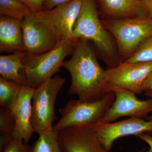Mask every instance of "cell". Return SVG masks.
<instances>
[{
  "label": "cell",
  "mask_w": 152,
  "mask_h": 152,
  "mask_svg": "<svg viewBox=\"0 0 152 152\" xmlns=\"http://www.w3.org/2000/svg\"><path fill=\"white\" fill-rule=\"evenodd\" d=\"M72 56L62 65L70 74L69 94L77 95L79 99L86 101L103 98L109 92L106 70L100 65L92 44L78 39Z\"/></svg>",
  "instance_id": "1"
},
{
  "label": "cell",
  "mask_w": 152,
  "mask_h": 152,
  "mask_svg": "<svg viewBox=\"0 0 152 152\" xmlns=\"http://www.w3.org/2000/svg\"><path fill=\"white\" fill-rule=\"evenodd\" d=\"M73 37L90 42L99 58L113 68L123 63L113 36L102 23L95 0H83L73 30Z\"/></svg>",
  "instance_id": "2"
},
{
  "label": "cell",
  "mask_w": 152,
  "mask_h": 152,
  "mask_svg": "<svg viewBox=\"0 0 152 152\" xmlns=\"http://www.w3.org/2000/svg\"><path fill=\"white\" fill-rule=\"evenodd\" d=\"M104 26L111 34L123 62L152 34V19L147 17L102 20Z\"/></svg>",
  "instance_id": "3"
},
{
  "label": "cell",
  "mask_w": 152,
  "mask_h": 152,
  "mask_svg": "<svg viewBox=\"0 0 152 152\" xmlns=\"http://www.w3.org/2000/svg\"><path fill=\"white\" fill-rule=\"evenodd\" d=\"M78 40L75 39L64 40L44 53L28 55L23 70L27 84L35 88L59 72L64 59L72 54Z\"/></svg>",
  "instance_id": "4"
},
{
  "label": "cell",
  "mask_w": 152,
  "mask_h": 152,
  "mask_svg": "<svg viewBox=\"0 0 152 152\" xmlns=\"http://www.w3.org/2000/svg\"><path fill=\"white\" fill-rule=\"evenodd\" d=\"M115 95L110 91L103 98L97 100H71L59 109L61 119L53 128L58 131L75 127H90L101 121L110 108Z\"/></svg>",
  "instance_id": "5"
},
{
  "label": "cell",
  "mask_w": 152,
  "mask_h": 152,
  "mask_svg": "<svg viewBox=\"0 0 152 152\" xmlns=\"http://www.w3.org/2000/svg\"><path fill=\"white\" fill-rule=\"evenodd\" d=\"M65 81L58 75L34 89L32 99L31 123L35 132L39 134L53 128V123L57 119L54 110L57 96Z\"/></svg>",
  "instance_id": "6"
},
{
  "label": "cell",
  "mask_w": 152,
  "mask_h": 152,
  "mask_svg": "<svg viewBox=\"0 0 152 152\" xmlns=\"http://www.w3.org/2000/svg\"><path fill=\"white\" fill-rule=\"evenodd\" d=\"M21 25L25 50L29 55L49 51L64 40L40 11L28 15L21 21Z\"/></svg>",
  "instance_id": "7"
},
{
  "label": "cell",
  "mask_w": 152,
  "mask_h": 152,
  "mask_svg": "<svg viewBox=\"0 0 152 152\" xmlns=\"http://www.w3.org/2000/svg\"><path fill=\"white\" fill-rule=\"evenodd\" d=\"M90 127L104 148L110 152L114 142L120 138L152 134V121L130 118L115 122H99Z\"/></svg>",
  "instance_id": "8"
},
{
  "label": "cell",
  "mask_w": 152,
  "mask_h": 152,
  "mask_svg": "<svg viewBox=\"0 0 152 152\" xmlns=\"http://www.w3.org/2000/svg\"><path fill=\"white\" fill-rule=\"evenodd\" d=\"M108 90L114 93L115 99L101 121L114 122L125 117L142 118L152 113V98L141 100L135 93L118 87L109 86Z\"/></svg>",
  "instance_id": "9"
},
{
  "label": "cell",
  "mask_w": 152,
  "mask_h": 152,
  "mask_svg": "<svg viewBox=\"0 0 152 152\" xmlns=\"http://www.w3.org/2000/svg\"><path fill=\"white\" fill-rule=\"evenodd\" d=\"M152 72L151 62L129 63L106 70L109 86H116L141 94L145 82Z\"/></svg>",
  "instance_id": "10"
},
{
  "label": "cell",
  "mask_w": 152,
  "mask_h": 152,
  "mask_svg": "<svg viewBox=\"0 0 152 152\" xmlns=\"http://www.w3.org/2000/svg\"><path fill=\"white\" fill-rule=\"evenodd\" d=\"M58 140L62 152H109L90 127L61 130L58 133Z\"/></svg>",
  "instance_id": "11"
},
{
  "label": "cell",
  "mask_w": 152,
  "mask_h": 152,
  "mask_svg": "<svg viewBox=\"0 0 152 152\" xmlns=\"http://www.w3.org/2000/svg\"><path fill=\"white\" fill-rule=\"evenodd\" d=\"M34 88L28 85L21 87L20 91L12 110L15 120V126L12 138L28 144L35 132L31 123L32 99Z\"/></svg>",
  "instance_id": "12"
},
{
  "label": "cell",
  "mask_w": 152,
  "mask_h": 152,
  "mask_svg": "<svg viewBox=\"0 0 152 152\" xmlns=\"http://www.w3.org/2000/svg\"><path fill=\"white\" fill-rule=\"evenodd\" d=\"M83 0H73L50 10L40 11L57 30L63 40L74 39L73 30Z\"/></svg>",
  "instance_id": "13"
},
{
  "label": "cell",
  "mask_w": 152,
  "mask_h": 152,
  "mask_svg": "<svg viewBox=\"0 0 152 152\" xmlns=\"http://www.w3.org/2000/svg\"><path fill=\"white\" fill-rule=\"evenodd\" d=\"M95 1L102 20L146 17L143 10L142 0Z\"/></svg>",
  "instance_id": "14"
},
{
  "label": "cell",
  "mask_w": 152,
  "mask_h": 152,
  "mask_svg": "<svg viewBox=\"0 0 152 152\" xmlns=\"http://www.w3.org/2000/svg\"><path fill=\"white\" fill-rule=\"evenodd\" d=\"M26 51L21 21L0 16V52L13 53Z\"/></svg>",
  "instance_id": "15"
},
{
  "label": "cell",
  "mask_w": 152,
  "mask_h": 152,
  "mask_svg": "<svg viewBox=\"0 0 152 152\" xmlns=\"http://www.w3.org/2000/svg\"><path fill=\"white\" fill-rule=\"evenodd\" d=\"M28 55L26 51H21L7 55H1V77L6 80L16 82L21 86L27 84L23 75L20 73V70L23 69L24 63Z\"/></svg>",
  "instance_id": "16"
},
{
  "label": "cell",
  "mask_w": 152,
  "mask_h": 152,
  "mask_svg": "<svg viewBox=\"0 0 152 152\" xmlns=\"http://www.w3.org/2000/svg\"><path fill=\"white\" fill-rule=\"evenodd\" d=\"M58 133V131L52 128L39 134V137L30 146L29 152H62Z\"/></svg>",
  "instance_id": "17"
},
{
  "label": "cell",
  "mask_w": 152,
  "mask_h": 152,
  "mask_svg": "<svg viewBox=\"0 0 152 152\" xmlns=\"http://www.w3.org/2000/svg\"><path fill=\"white\" fill-rule=\"evenodd\" d=\"M20 85L16 82L0 77L1 108L12 110L16 102L20 91Z\"/></svg>",
  "instance_id": "18"
},
{
  "label": "cell",
  "mask_w": 152,
  "mask_h": 152,
  "mask_svg": "<svg viewBox=\"0 0 152 152\" xmlns=\"http://www.w3.org/2000/svg\"><path fill=\"white\" fill-rule=\"evenodd\" d=\"M32 12L27 6L19 0H0L1 15L22 21Z\"/></svg>",
  "instance_id": "19"
},
{
  "label": "cell",
  "mask_w": 152,
  "mask_h": 152,
  "mask_svg": "<svg viewBox=\"0 0 152 152\" xmlns=\"http://www.w3.org/2000/svg\"><path fill=\"white\" fill-rule=\"evenodd\" d=\"M125 62L129 63L152 62V34L142 42L136 51Z\"/></svg>",
  "instance_id": "20"
},
{
  "label": "cell",
  "mask_w": 152,
  "mask_h": 152,
  "mask_svg": "<svg viewBox=\"0 0 152 152\" xmlns=\"http://www.w3.org/2000/svg\"><path fill=\"white\" fill-rule=\"evenodd\" d=\"M15 120L11 110L0 109V134L1 135H12L15 129Z\"/></svg>",
  "instance_id": "21"
},
{
  "label": "cell",
  "mask_w": 152,
  "mask_h": 152,
  "mask_svg": "<svg viewBox=\"0 0 152 152\" xmlns=\"http://www.w3.org/2000/svg\"><path fill=\"white\" fill-rule=\"evenodd\" d=\"M30 146L23 141L12 139L1 152H29Z\"/></svg>",
  "instance_id": "22"
},
{
  "label": "cell",
  "mask_w": 152,
  "mask_h": 152,
  "mask_svg": "<svg viewBox=\"0 0 152 152\" xmlns=\"http://www.w3.org/2000/svg\"><path fill=\"white\" fill-rule=\"evenodd\" d=\"M34 12L45 10V0H19Z\"/></svg>",
  "instance_id": "23"
},
{
  "label": "cell",
  "mask_w": 152,
  "mask_h": 152,
  "mask_svg": "<svg viewBox=\"0 0 152 152\" xmlns=\"http://www.w3.org/2000/svg\"><path fill=\"white\" fill-rule=\"evenodd\" d=\"M72 1L73 0H45V10H51L59 5L69 2Z\"/></svg>",
  "instance_id": "24"
},
{
  "label": "cell",
  "mask_w": 152,
  "mask_h": 152,
  "mask_svg": "<svg viewBox=\"0 0 152 152\" xmlns=\"http://www.w3.org/2000/svg\"><path fill=\"white\" fill-rule=\"evenodd\" d=\"M142 1V7L146 16L152 19V0Z\"/></svg>",
  "instance_id": "25"
},
{
  "label": "cell",
  "mask_w": 152,
  "mask_h": 152,
  "mask_svg": "<svg viewBox=\"0 0 152 152\" xmlns=\"http://www.w3.org/2000/svg\"><path fill=\"white\" fill-rule=\"evenodd\" d=\"M137 137L140 140L146 143L149 146V150L145 152H152V136L150 135V134L143 133L139 135Z\"/></svg>",
  "instance_id": "26"
},
{
  "label": "cell",
  "mask_w": 152,
  "mask_h": 152,
  "mask_svg": "<svg viewBox=\"0 0 152 152\" xmlns=\"http://www.w3.org/2000/svg\"><path fill=\"white\" fill-rule=\"evenodd\" d=\"M143 91L145 94L152 92V72L144 83Z\"/></svg>",
  "instance_id": "27"
},
{
  "label": "cell",
  "mask_w": 152,
  "mask_h": 152,
  "mask_svg": "<svg viewBox=\"0 0 152 152\" xmlns=\"http://www.w3.org/2000/svg\"><path fill=\"white\" fill-rule=\"evenodd\" d=\"M145 94V95H146V96L149 97L150 98H152V92L148 93V94ZM147 120L152 121V115L148 117V118H147Z\"/></svg>",
  "instance_id": "28"
},
{
  "label": "cell",
  "mask_w": 152,
  "mask_h": 152,
  "mask_svg": "<svg viewBox=\"0 0 152 152\" xmlns=\"http://www.w3.org/2000/svg\"><path fill=\"white\" fill-rule=\"evenodd\" d=\"M145 148H143L142 149L140 150V151L137 152H145Z\"/></svg>",
  "instance_id": "29"
},
{
  "label": "cell",
  "mask_w": 152,
  "mask_h": 152,
  "mask_svg": "<svg viewBox=\"0 0 152 152\" xmlns=\"http://www.w3.org/2000/svg\"><path fill=\"white\" fill-rule=\"evenodd\" d=\"M142 1H151V0H142Z\"/></svg>",
  "instance_id": "30"
}]
</instances>
